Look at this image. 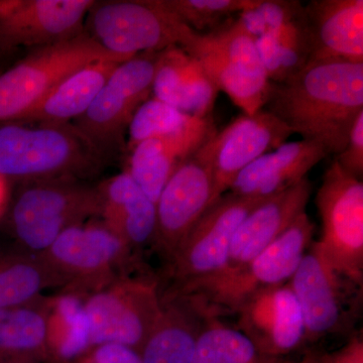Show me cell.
Instances as JSON below:
<instances>
[{
  "mask_svg": "<svg viewBox=\"0 0 363 363\" xmlns=\"http://www.w3.org/2000/svg\"><path fill=\"white\" fill-rule=\"evenodd\" d=\"M303 16L304 6L297 0H257L255 6L238 14V21L255 40Z\"/></svg>",
  "mask_w": 363,
  "mask_h": 363,
  "instance_id": "obj_33",
  "label": "cell"
},
{
  "mask_svg": "<svg viewBox=\"0 0 363 363\" xmlns=\"http://www.w3.org/2000/svg\"><path fill=\"white\" fill-rule=\"evenodd\" d=\"M311 193V182L306 178L297 185L267 197L245 217L236 229L229 248L228 259L221 274L211 283L188 296L242 271L272 241L285 233L301 214L306 212Z\"/></svg>",
  "mask_w": 363,
  "mask_h": 363,
  "instance_id": "obj_16",
  "label": "cell"
},
{
  "mask_svg": "<svg viewBox=\"0 0 363 363\" xmlns=\"http://www.w3.org/2000/svg\"><path fill=\"white\" fill-rule=\"evenodd\" d=\"M161 52H142L119 64L89 108L74 121L101 154L118 143L135 112L150 99Z\"/></svg>",
  "mask_w": 363,
  "mask_h": 363,
  "instance_id": "obj_13",
  "label": "cell"
},
{
  "mask_svg": "<svg viewBox=\"0 0 363 363\" xmlns=\"http://www.w3.org/2000/svg\"><path fill=\"white\" fill-rule=\"evenodd\" d=\"M216 133L211 116L194 117L175 133L150 138L135 145L130 150L126 173L152 202L157 203L176 169Z\"/></svg>",
  "mask_w": 363,
  "mask_h": 363,
  "instance_id": "obj_19",
  "label": "cell"
},
{
  "mask_svg": "<svg viewBox=\"0 0 363 363\" xmlns=\"http://www.w3.org/2000/svg\"><path fill=\"white\" fill-rule=\"evenodd\" d=\"M93 0H0V52L37 49L84 32Z\"/></svg>",
  "mask_w": 363,
  "mask_h": 363,
  "instance_id": "obj_14",
  "label": "cell"
},
{
  "mask_svg": "<svg viewBox=\"0 0 363 363\" xmlns=\"http://www.w3.org/2000/svg\"><path fill=\"white\" fill-rule=\"evenodd\" d=\"M99 211L97 186L71 178L30 182L14 198L9 221L20 248L40 255L67 229Z\"/></svg>",
  "mask_w": 363,
  "mask_h": 363,
  "instance_id": "obj_3",
  "label": "cell"
},
{
  "mask_svg": "<svg viewBox=\"0 0 363 363\" xmlns=\"http://www.w3.org/2000/svg\"><path fill=\"white\" fill-rule=\"evenodd\" d=\"M126 60L111 56L82 67L61 81L16 123L64 124L75 121L89 108L114 69Z\"/></svg>",
  "mask_w": 363,
  "mask_h": 363,
  "instance_id": "obj_24",
  "label": "cell"
},
{
  "mask_svg": "<svg viewBox=\"0 0 363 363\" xmlns=\"http://www.w3.org/2000/svg\"><path fill=\"white\" fill-rule=\"evenodd\" d=\"M83 305L91 347L121 344L140 352L161 315L164 302L156 281L125 274L84 296Z\"/></svg>",
  "mask_w": 363,
  "mask_h": 363,
  "instance_id": "obj_10",
  "label": "cell"
},
{
  "mask_svg": "<svg viewBox=\"0 0 363 363\" xmlns=\"http://www.w3.org/2000/svg\"><path fill=\"white\" fill-rule=\"evenodd\" d=\"M310 62L363 63L362 0H313L304 6Z\"/></svg>",
  "mask_w": 363,
  "mask_h": 363,
  "instance_id": "obj_20",
  "label": "cell"
},
{
  "mask_svg": "<svg viewBox=\"0 0 363 363\" xmlns=\"http://www.w3.org/2000/svg\"><path fill=\"white\" fill-rule=\"evenodd\" d=\"M300 363H320V358L310 355V357H306L305 359Z\"/></svg>",
  "mask_w": 363,
  "mask_h": 363,
  "instance_id": "obj_38",
  "label": "cell"
},
{
  "mask_svg": "<svg viewBox=\"0 0 363 363\" xmlns=\"http://www.w3.org/2000/svg\"><path fill=\"white\" fill-rule=\"evenodd\" d=\"M117 56L87 33L40 48L0 73V124L20 121L61 81L88 64Z\"/></svg>",
  "mask_w": 363,
  "mask_h": 363,
  "instance_id": "obj_9",
  "label": "cell"
},
{
  "mask_svg": "<svg viewBox=\"0 0 363 363\" xmlns=\"http://www.w3.org/2000/svg\"><path fill=\"white\" fill-rule=\"evenodd\" d=\"M194 117L156 98L147 100L138 107L128 124V149L131 150L150 138L175 133L188 125Z\"/></svg>",
  "mask_w": 363,
  "mask_h": 363,
  "instance_id": "obj_31",
  "label": "cell"
},
{
  "mask_svg": "<svg viewBox=\"0 0 363 363\" xmlns=\"http://www.w3.org/2000/svg\"><path fill=\"white\" fill-rule=\"evenodd\" d=\"M336 161L344 171L362 180L363 175V112L357 116L351 128L348 142Z\"/></svg>",
  "mask_w": 363,
  "mask_h": 363,
  "instance_id": "obj_34",
  "label": "cell"
},
{
  "mask_svg": "<svg viewBox=\"0 0 363 363\" xmlns=\"http://www.w3.org/2000/svg\"><path fill=\"white\" fill-rule=\"evenodd\" d=\"M84 296L63 292L47 298V363H67L91 350Z\"/></svg>",
  "mask_w": 363,
  "mask_h": 363,
  "instance_id": "obj_27",
  "label": "cell"
},
{
  "mask_svg": "<svg viewBox=\"0 0 363 363\" xmlns=\"http://www.w3.org/2000/svg\"><path fill=\"white\" fill-rule=\"evenodd\" d=\"M255 42L269 82H285L310 62L304 16Z\"/></svg>",
  "mask_w": 363,
  "mask_h": 363,
  "instance_id": "obj_29",
  "label": "cell"
},
{
  "mask_svg": "<svg viewBox=\"0 0 363 363\" xmlns=\"http://www.w3.org/2000/svg\"><path fill=\"white\" fill-rule=\"evenodd\" d=\"M328 156L319 143L310 140L285 143L241 171L229 190L250 197H269L297 185Z\"/></svg>",
  "mask_w": 363,
  "mask_h": 363,
  "instance_id": "obj_21",
  "label": "cell"
},
{
  "mask_svg": "<svg viewBox=\"0 0 363 363\" xmlns=\"http://www.w3.org/2000/svg\"><path fill=\"white\" fill-rule=\"evenodd\" d=\"M67 363H143L140 352L121 344H101Z\"/></svg>",
  "mask_w": 363,
  "mask_h": 363,
  "instance_id": "obj_35",
  "label": "cell"
},
{
  "mask_svg": "<svg viewBox=\"0 0 363 363\" xmlns=\"http://www.w3.org/2000/svg\"><path fill=\"white\" fill-rule=\"evenodd\" d=\"M267 197L229 193L207 210L169 259L174 288L162 298L185 297L211 283L223 271L236 229Z\"/></svg>",
  "mask_w": 363,
  "mask_h": 363,
  "instance_id": "obj_7",
  "label": "cell"
},
{
  "mask_svg": "<svg viewBox=\"0 0 363 363\" xmlns=\"http://www.w3.org/2000/svg\"><path fill=\"white\" fill-rule=\"evenodd\" d=\"M0 363H47V298L0 309Z\"/></svg>",
  "mask_w": 363,
  "mask_h": 363,
  "instance_id": "obj_26",
  "label": "cell"
},
{
  "mask_svg": "<svg viewBox=\"0 0 363 363\" xmlns=\"http://www.w3.org/2000/svg\"><path fill=\"white\" fill-rule=\"evenodd\" d=\"M101 157L74 124H0V177L7 182L83 180L100 169Z\"/></svg>",
  "mask_w": 363,
  "mask_h": 363,
  "instance_id": "obj_2",
  "label": "cell"
},
{
  "mask_svg": "<svg viewBox=\"0 0 363 363\" xmlns=\"http://www.w3.org/2000/svg\"><path fill=\"white\" fill-rule=\"evenodd\" d=\"M162 310L140 355L143 363H192L204 320L183 298H162Z\"/></svg>",
  "mask_w": 363,
  "mask_h": 363,
  "instance_id": "obj_25",
  "label": "cell"
},
{
  "mask_svg": "<svg viewBox=\"0 0 363 363\" xmlns=\"http://www.w3.org/2000/svg\"><path fill=\"white\" fill-rule=\"evenodd\" d=\"M164 4L196 33L209 32L233 14L255 6L257 0H164Z\"/></svg>",
  "mask_w": 363,
  "mask_h": 363,
  "instance_id": "obj_32",
  "label": "cell"
},
{
  "mask_svg": "<svg viewBox=\"0 0 363 363\" xmlns=\"http://www.w3.org/2000/svg\"><path fill=\"white\" fill-rule=\"evenodd\" d=\"M207 320L198 335L192 363H257L259 351L243 332L216 318Z\"/></svg>",
  "mask_w": 363,
  "mask_h": 363,
  "instance_id": "obj_30",
  "label": "cell"
},
{
  "mask_svg": "<svg viewBox=\"0 0 363 363\" xmlns=\"http://www.w3.org/2000/svg\"><path fill=\"white\" fill-rule=\"evenodd\" d=\"M84 30L105 51L128 59L172 45L182 47L196 33L164 0L94 1Z\"/></svg>",
  "mask_w": 363,
  "mask_h": 363,
  "instance_id": "obj_4",
  "label": "cell"
},
{
  "mask_svg": "<svg viewBox=\"0 0 363 363\" xmlns=\"http://www.w3.org/2000/svg\"><path fill=\"white\" fill-rule=\"evenodd\" d=\"M289 285L304 318L306 339L318 340L344 329L345 296L358 288L336 271L318 241L308 248Z\"/></svg>",
  "mask_w": 363,
  "mask_h": 363,
  "instance_id": "obj_15",
  "label": "cell"
},
{
  "mask_svg": "<svg viewBox=\"0 0 363 363\" xmlns=\"http://www.w3.org/2000/svg\"><path fill=\"white\" fill-rule=\"evenodd\" d=\"M181 48L201 63L207 75L245 116L266 106L272 82L255 40L238 20L210 33H195Z\"/></svg>",
  "mask_w": 363,
  "mask_h": 363,
  "instance_id": "obj_5",
  "label": "cell"
},
{
  "mask_svg": "<svg viewBox=\"0 0 363 363\" xmlns=\"http://www.w3.org/2000/svg\"><path fill=\"white\" fill-rule=\"evenodd\" d=\"M7 201V181L0 177V214L4 212Z\"/></svg>",
  "mask_w": 363,
  "mask_h": 363,
  "instance_id": "obj_37",
  "label": "cell"
},
{
  "mask_svg": "<svg viewBox=\"0 0 363 363\" xmlns=\"http://www.w3.org/2000/svg\"><path fill=\"white\" fill-rule=\"evenodd\" d=\"M264 108L303 140L319 143L328 156H337L363 112V63L309 62L285 82L272 83Z\"/></svg>",
  "mask_w": 363,
  "mask_h": 363,
  "instance_id": "obj_1",
  "label": "cell"
},
{
  "mask_svg": "<svg viewBox=\"0 0 363 363\" xmlns=\"http://www.w3.org/2000/svg\"><path fill=\"white\" fill-rule=\"evenodd\" d=\"M218 92L201 63L183 48L172 45L160 52L154 98L188 116L205 118L211 116Z\"/></svg>",
  "mask_w": 363,
  "mask_h": 363,
  "instance_id": "obj_22",
  "label": "cell"
},
{
  "mask_svg": "<svg viewBox=\"0 0 363 363\" xmlns=\"http://www.w3.org/2000/svg\"><path fill=\"white\" fill-rule=\"evenodd\" d=\"M320 363H363L362 339L353 337L344 347L333 354L320 357Z\"/></svg>",
  "mask_w": 363,
  "mask_h": 363,
  "instance_id": "obj_36",
  "label": "cell"
},
{
  "mask_svg": "<svg viewBox=\"0 0 363 363\" xmlns=\"http://www.w3.org/2000/svg\"><path fill=\"white\" fill-rule=\"evenodd\" d=\"M133 250L104 221L72 226L40 253L63 292L87 296L125 276Z\"/></svg>",
  "mask_w": 363,
  "mask_h": 363,
  "instance_id": "obj_6",
  "label": "cell"
},
{
  "mask_svg": "<svg viewBox=\"0 0 363 363\" xmlns=\"http://www.w3.org/2000/svg\"><path fill=\"white\" fill-rule=\"evenodd\" d=\"M322 221L318 241L336 271L358 289L363 281V184L336 160L325 171L316 196Z\"/></svg>",
  "mask_w": 363,
  "mask_h": 363,
  "instance_id": "obj_11",
  "label": "cell"
},
{
  "mask_svg": "<svg viewBox=\"0 0 363 363\" xmlns=\"http://www.w3.org/2000/svg\"><path fill=\"white\" fill-rule=\"evenodd\" d=\"M217 133L176 169L156 203L154 245L169 262L197 222L214 204Z\"/></svg>",
  "mask_w": 363,
  "mask_h": 363,
  "instance_id": "obj_12",
  "label": "cell"
},
{
  "mask_svg": "<svg viewBox=\"0 0 363 363\" xmlns=\"http://www.w3.org/2000/svg\"><path fill=\"white\" fill-rule=\"evenodd\" d=\"M99 217L133 250L155 242L156 203L143 192L126 172L97 186Z\"/></svg>",
  "mask_w": 363,
  "mask_h": 363,
  "instance_id": "obj_23",
  "label": "cell"
},
{
  "mask_svg": "<svg viewBox=\"0 0 363 363\" xmlns=\"http://www.w3.org/2000/svg\"><path fill=\"white\" fill-rule=\"evenodd\" d=\"M52 288H60L58 279L40 255L0 250V309L30 304Z\"/></svg>",
  "mask_w": 363,
  "mask_h": 363,
  "instance_id": "obj_28",
  "label": "cell"
},
{
  "mask_svg": "<svg viewBox=\"0 0 363 363\" xmlns=\"http://www.w3.org/2000/svg\"><path fill=\"white\" fill-rule=\"evenodd\" d=\"M295 135L292 128L267 109L241 116L217 133L214 161V203L230 189L241 171L278 149Z\"/></svg>",
  "mask_w": 363,
  "mask_h": 363,
  "instance_id": "obj_17",
  "label": "cell"
},
{
  "mask_svg": "<svg viewBox=\"0 0 363 363\" xmlns=\"http://www.w3.org/2000/svg\"><path fill=\"white\" fill-rule=\"evenodd\" d=\"M236 313L240 330L259 352L286 354L306 339L304 318L289 283L257 293Z\"/></svg>",
  "mask_w": 363,
  "mask_h": 363,
  "instance_id": "obj_18",
  "label": "cell"
},
{
  "mask_svg": "<svg viewBox=\"0 0 363 363\" xmlns=\"http://www.w3.org/2000/svg\"><path fill=\"white\" fill-rule=\"evenodd\" d=\"M0 73H1V72H0Z\"/></svg>",
  "mask_w": 363,
  "mask_h": 363,
  "instance_id": "obj_39",
  "label": "cell"
},
{
  "mask_svg": "<svg viewBox=\"0 0 363 363\" xmlns=\"http://www.w3.org/2000/svg\"><path fill=\"white\" fill-rule=\"evenodd\" d=\"M314 229L304 212L242 271L200 292L178 298H186L207 318L238 312L257 293L289 283L311 245Z\"/></svg>",
  "mask_w": 363,
  "mask_h": 363,
  "instance_id": "obj_8",
  "label": "cell"
}]
</instances>
